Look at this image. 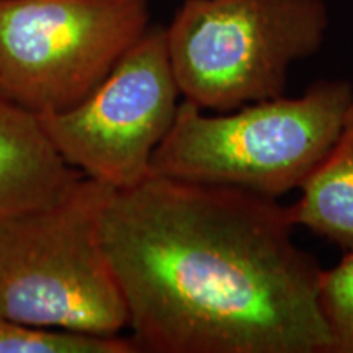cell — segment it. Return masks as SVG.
I'll return each mask as SVG.
<instances>
[{"mask_svg": "<svg viewBox=\"0 0 353 353\" xmlns=\"http://www.w3.org/2000/svg\"><path fill=\"white\" fill-rule=\"evenodd\" d=\"M290 210L298 228L353 250V99L332 149Z\"/></svg>", "mask_w": 353, "mask_h": 353, "instance_id": "cell-8", "label": "cell"}, {"mask_svg": "<svg viewBox=\"0 0 353 353\" xmlns=\"http://www.w3.org/2000/svg\"><path fill=\"white\" fill-rule=\"evenodd\" d=\"M151 0H0V94L34 114L90 94L149 30Z\"/></svg>", "mask_w": 353, "mask_h": 353, "instance_id": "cell-5", "label": "cell"}, {"mask_svg": "<svg viewBox=\"0 0 353 353\" xmlns=\"http://www.w3.org/2000/svg\"><path fill=\"white\" fill-rule=\"evenodd\" d=\"M319 309L329 334V353H353V250L319 278Z\"/></svg>", "mask_w": 353, "mask_h": 353, "instance_id": "cell-10", "label": "cell"}, {"mask_svg": "<svg viewBox=\"0 0 353 353\" xmlns=\"http://www.w3.org/2000/svg\"><path fill=\"white\" fill-rule=\"evenodd\" d=\"M82 176L56 151L38 114L0 94V216L54 203Z\"/></svg>", "mask_w": 353, "mask_h": 353, "instance_id": "cell-7", "label": "cell"}, {"mask_svg": "<svg viewBox=\"0 0 353 353\" xmlns=\"http://www.w3.org/2000/svg\"><path fill=\"white\" fill-rule=\"evenodd\" d=\"M112 193L82 176L54 203L0 216V316L107 337L128 327L101 237Z\"/></svg>", "mask_w": 353, "mask_h": 353, "instance_id": "cell-3", "label": "cell"}, {"mask_svg": "<svg viewBox=\"0 0 353 353\" xmlns=\"http://www.w3.org/2000/svg\"><path fill=\"white\" fill-rule=\"evenodd\" d=\"M353 99L342 79L312 82L299 97L213 113L182 100L154 152L151 175L228 185L268 198L301 190L337 139Z\"/></svg>", "mask_w": 353, "mask_h": 353, "instance_id": "cell-2", "label": "cell"}, {"mask_svg": "<svg viewBox=\"0 0 353 353\" xmlns=\"http://www.w3.org/2000/svg\"><path fill=\"white\" fill-rule=\"evenodd\" d=\"M132 339L48 329L0 316V353H136Z\"/></svg>", "mask_w": 353, "mask_h": 353, "instance_id": "cell-9", "label": "cell"}, {"mask_svg": "<svg viewBox=\"0 0 353 353\" xmlns=\"http://www.w3.org/2000/svg\"><path fill=\"white\" fill-rule=\"evenodd\" d=\"M290 206L149 175L113 192L101 237L139 352L329 353L322 267Z\"/></svg>", "mask_w": 353, "mask_h": 353, "instance_id": "cell-1", "label": "cell"}, {"mask_svg": "<svg viewBox=\"0 0 353 353\" xmlns=\"http://www.w3.org/2000/svg\"><path fill=\"white\" fill-rule=\"evenodd\" d=\"M324 0H185L165 28L182 100L213 113L283 97L329 30Z\"/></svg>", "mask_w": 353, "mask_h": 353, "instance_id": "cell-4", "label": "cell"}, {"mask_svg": "<svg viewBox=\"0 0 353 353\" xmlns=\"http://www.w3.org/2000/svg\"><path fill=\"white\" fill-rule=\"evenodd\" d=\"M180 97L165 30L149 28L90 94L38 120L70 167L121 192L151 175L154 152L174 125Z\"/></svg>", "mask_w": 353, "mask_h": 353, "instance_id": "cell-6", "label": "cell"}]
</instances>
